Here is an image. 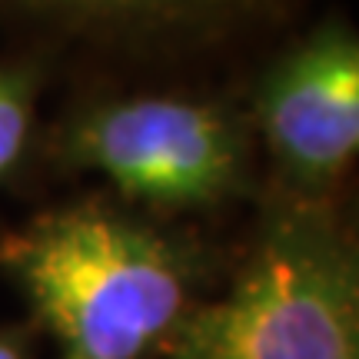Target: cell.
<instances>
[{"mask_svg": "<svg viewBox=\"0 0 359 359\" xmlns=\"http://www.w3.org/2000/svg\"><path fill=\"white\" fill-rule=\"evenodd\" d=\"M0 359H34V353H30V346H27V339L20 333L0 330Z\"/></svg>", "mask_w": 359, "mask_h": 359, "instance_id": "7", "label": "cell"}, {"mask_svg": "<svg viewBox=\"0 0 359 359\" xmlns=\"http://www.w3.org/2000/svg\"><path fill=\"white\" fill-rule=\"evenodd\" d=\"M156 359H359V257L333 200L280 190L233 283Z\"/></svg>", "mask_w": 359, "mask_h": 359, "instance_id": "2", "label": "cell"}, {"mask_svg": "<svg viewBox=\"0 0 359 359\" xmlns=\"http://www.w3.org/2000/svg\"><path fill=\"white\" fill-rule=\"evenodd\" d=\"M269 0H0L4 17L100 40H200L266 11Z\"/></svg>", "mask_w": 359, "mask_h": 359, "instance_id": "5", "label": "cell"}, {"mask_svg": "<svg viewBox=\"0 0 359 359\" xmlns=\"http://www.w3.org/2000/svg\"><path fill=\"white\" fill-rule=\"evenodd\" d=\"M257 130L283 190L330 196L359 143V40L343 20L276 57L253 97Z\"/></svg>", "mask_w": 359, "mask_h": 359, "instance_id": "4", "label": "cell"}, {"mask_svg": "<svg viewBox=\"0 0 359 359\" xmlns=\"http://www.w3.org/2000/svg\"><path fill=\"white\" fill-rule=\"evenodd\" d=\"M67 170L107 177L150 213H213L253 190L250 127L233 107L187 93H133L80 107L47 143Z\"/></svg>", "mask_w": 359, "mask_h": 359, "instance_id": "3", "label": "cell"}, {"mask_svg": "<svg viewBox=\"0 0 359 359\" xmlns=\"http://www.w3.org/2000/svg\"><path fill=\"white\" fill-rule=\"evenodd\" d=\"M43 70L37 64H0V190L24 167L37 123Z\"/></svg>", "mask_w": 359, "mask_h": 359, "instance_id": "6", "label": "cell"}, {"mask_svg": "<svg viewBox=\"0 0 359 359\" xmlns=\"http://www.w3.org/2000/svg\"><path fill=\"white\" fill-rule=\"evenodd\" d=\"M0 269L57 359H156L200 303L203 250L103 196H90L0 236Z\"/></svg>", "mask_w": 359, "mask_h": 359, "instance_id": "1", "label": "cell"}]
</instances>
